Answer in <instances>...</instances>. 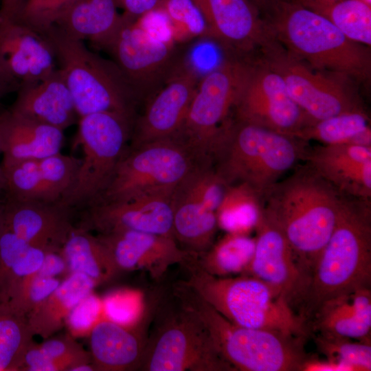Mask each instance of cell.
I'll return each mask as SVG.
<instances>
[{
    "instance_id": "cell-1",
    "label": "cell",
    "mask_w": 371,
    "mask_h": 371,
    "mask_svg": "<svg viewBox=\"0 0 371 371\" xmlns=\"http://www.w3.org/2000/svg\"><path fill=\"white\" fill-rule=\"evenodd\" d=\"M343 194L306 164L263 196V210L287 238L308 279L335 227Z\"/></svg>"
},
{
    "instance_id": "cell-2",
    "label": "cell",
    "mask_w": 371,
    "mask_h": 371,
    "mask_svg": "<svg viewBox=\"0 0 371 371\" xmlns=\"http://www.w3.org/2000/svg\"><path fill=\"white\" fill-rule=\"evenodd\" d=\"M371 288V202L343 194L335 227L297 308L308 324L325 302Z\"/></svg>"
},
{
    "instance_id": "cell-3",
    "label": "cell",
    "mask_w": 371,
    "mask_h": 371,
    "mask_svg": "<svg viewBox=\"0 0 371 371\" xmlns=\"http://www.w3.org/2000/svg\"><path fill=\"white\" fill-rule=\"evenodd\" d=\"M261 10L274 38L293 56L313 69L341 76L356 85L370 82L369 46L350 40L297 0H271Z\"/></svg>"
},
{
    "instance_id": "cell-4",
    "label": "cell",
    "mask_w": 371,
    "mask_h": 371,
    "mask_svg": "<svg viewBox=\"0 0 371 371\" xmlns=\"http://www.w3.org/2000/svg\"><path fill=\"white\" fill-rule=\"evenodd\" d=\"M181 267L184 282L229 321L245 327L305 339L310 333L304 319L271 287L246 274L218 277L205 271L193 258Z\"/></svg>"
},
{
    "instance_id": "cell-5",
    "label": "cell",
    "mask_w": 371,
    "mask_h": 371,
    "mask_svg": "<svg viewBox=\"0 0 371 371\" xmlns=\"http://www.w3.org/2000/svg\"><path fill=\"white\" fill-rule=\"evenodd\" d=\"M172 291L199 315L217 350L236 371H302L308 357L304 350L305 339L236 324L214 309L184 280L175 283Z\"/></svg>"
},
{
    "instance_id": "cell-6",
    "label": "cell",
    "mask_w": 371,
    "mask_h": 371,
    "mask_svg": "<svg viewBox=\"0 0 371 371\" xmlns=\"http://www.w3.org/2000/svg\"><path fill=\"white\" fill-rule=\"evenodd\" d=\"M306 142L262 126L232 120L214 161L228 184L245 183L261 196L300 160Z\"/></svg>"
},
{
    "instance_id": "cell-7",
    "label": "cell",
    "mask_w": 371,
    "mask_h": 371,
    "mask_svg": "<svg viewBox=\"0 0 371 371\" xmlns=\"http://www.w3.org/2000/svg\"><path fill=\"white\" fill-rule=\"evenodd\" d=\"M155 308L139 370L236 371L218 352L199 315L172 291Z\"/></svg>"
},
{
    "instance_id": "cell-8",
    "label": "cell",
    "mask_w": 371,
    "mask_h": 371,
    "mask_svg": "<svg viewBox=\"0 0 371 371\" xmlns=\"http://www.w3.org/2000/svg\"><path fill=\"white\" fill-rule=\"evenodd\" d=\"M42 34L52 47L79 117L106 111L135 117L139 100L113 60L91 51L84 41L67 36L55 25Z\"/></svg>"
},
{
    "instance_id": "cell-9",
    "label": "cell",
    "mask_w": 371,
    "mask_h": 371,
    "mask_svg": "<svg viewBox=\"0 0 371 371\" xmlns=\"http://www.w3.org/2000/svg\"><path fill=\"white\" fill-rule=\"evenodd\" d=\"M251 63L245 57L227 58L199 80L183 124L172 137L199 165L214 161Z\"/></svg>"
},
{
    "instance_id": "cell-10",
    "label": "cell",
    "mask_w": 371,
    "mask_h": 371,
    "mask_svg": "<svg viewBox=\"0 0 371 371\" xmlns=\"http://www.w3.org/2000/svg\"><path fill=\"white\" fill-rule=\"evenodd\" d=\"M198 165L173 138L128 148L106 188L92 205L171 196Z\"/></svg>"
},
{
    "instance_id": "cell-11",
    "label": "cell",
    "mask_w": 371,
    "mask_h": 371,
    "mask_svg": "<svg viewBox=\"0 0 371 371\" xmlns=\"http://www.w3.org/2000/svg\"><path fill=\"white\" fill-rule=\"evenodd\" d=\"M135 120L111 111L80 117L76 142L82 146L83 157L62 203L74 211H80L96 201L128 148Z\"/></svg>"
},
{
    "instance_id": "cell-12",
    "label": "cell",
    "mask_w": 371,
    "mask_h": 371,
    "mask_svg": "<svg viewBox=\"0 0 371 371\" xmlns=\"http://www.w3.org/2000/svg\"><path fill=\"white\" fill-rule=\"evenodd\" d=\"M259 52L258 59L281 76L291 99L314 122L364 110L351 80L313 69L276 40Z\"/></svg>"
},
{
    "instance_id": "cell-13",
    "label": "cell",
    "mask_w": 371,
    "mask_h": 371,
    "mask_svg": "<svg viewBox=\"0 0 371 371\" xmlns=\"http://www.w3.org/2000/svg\"><path fill=\"white\" fill-rule=\"evenodd\" d=\"M176 45L150 35L123 13L102 50L112 56L140 101L151 98L179 69L182 57Z\"/></svg>"
},
{
    "instance_id": "cell-14",
    "label": "cell",
    "mask_w": 371,
    "mask_h": 371,
    "mask_svg": "<svg viewBox=\"0 0 371 371\" xmlns=\"http://www.w3.org/2000/svg\"><path fill=\"white\" fill-rule=\"evenodd\" d=\"M236 120L295 136L314 122L291 99L281 76L252 60L234 107Z\"/></svg>"
},
{
    "instance_id": "cell-15",
    "label": "cell",
    "mask_w": 371,
    "mask_h": 371,
    "mask_svg": "<svg viewBox=\"0 0 371 371\" xmlns=\"http://www.w3.org/2000/svg\"><path fill=\"white\" fill-rule=\"evenodd\" d=\"M255 231L254 256L244 274L263 281L294 310L297 309L306 291L308 279L298 265L287 238L264 210Z\"/></svg>"
},
{
    "instance_id": "cell-16",
    "label": "cell",
    "mask_w": 371,
    "mask_h": 371,
    "mask_svg": "<svg viewBox=\"0 0 371 371\" xmlns=\"http://www.w3.org/2000/svg\"><path fill=\"white\" fill-rule=\"evenodd\" d=\"M210 38L234 56L247 57L275 40L259 9L250 0H193Z\"/></svg>"
},
{
    "instance_id": "cell-17",
    "label": "cell",
    "mask_w": 371,
    "mask_h": 371,
    "mask_svg": "<svg viewBox=\"0 0 371 371\" xmlns=\"http://www.w3.org/2000/svg\"><path fill=\"white\" fill-rule=\"evenodd\" d=\"M172 197L152 196L96 203L80 210V221L77 226L88 231L95 229L100 234L136 231L174 238Z\"/></svg>"
},
{
    "instance_id": "cell-18",
    "label": "cell",
    "mask_w": 371,
    "mask_h": 371,
    "mask_svg": "<svg viewBox=\"0 0 371 371\" xmlns=\"http://www.w3.org/2000/svg\"><path fill=\"white\" fill-rule=\"evenodd\" d=\"M80 161L60 152L2 166L6 180L4 196L23 201H60L71 187Z\"/></svg>"
},
{
    "instance_id": "cell-19",
    "label": "cell",
    "mask_w": 371,
    "mask_h": 371,
    "mask_svg": "<svg viewBox=\"0 0 371 371\" xmlns=\"http://www.w3.org/2000/svg\"><path fill=\"white\" fill-rule=\"evenodd\" d=\"M200 79L179 67L151 98L143 114L135 120L131 147L172 138L181 128Z\"/></svg>"
},
{
    "instance_id": "cell-20",
    "label": "cell",
    "mask_w": 371,
    "mask_h": 371,
    "mask_svg": "<svg viewBox=\"0 0 371 371\" xmlns=\"http://www.w3.org/2000/svg\"><path fill=\"white\" fill-rule=\"evenodd\" d=\"M74 212L60 201H23L4 196L3 227L31 246L45 251H59L74 227Z\"/></svg>"
},
{
    "instance_id": "cell-21",
    "label": "cell",
    "mask_w": 371,
    "mask_h": 371,
    "mask_svg": "<svg viewBox=\"0 0 371 371\" xmlns=\"http://www.w3.org/2000/svg\"><path fill=\"white\" fill-rule=\"evenodd\" d=\"M111 252L119 271L141 269L155 279L168 268L180 266L196 255L183 249L172 237L136 231H117L98 236Z\"/></svg>"
},
{
    "instance_id": "cell-22",
    "label": "cell",
    "mask_w": 371,
    "mask_h": 371,
    "mask_svg": "<svg viewBox=\"0 0 371 371\" xmlns=\"http://www.w3.org/2000/svg\"><path fill=\"white\" fill-rule=\"evenodd\" d=\"M0 67L25 85L46 78L57 65L42 34L15 19L0 17Z\"/></svg>"
},
{
    "instance_id": "cell-23",
    "label": "cell",
    "mask_w": 371,
    "mask_h": 371,
    "mask_svg": "<svg viewBox=\"0 0 371 371\" xmlns=\"http://www.w3.org/2000/svg\"><path fill=\"white\" fill-rule=\"evenodd\" d=\"M306 164L342 194L371 198V146L341 144L307 148Z\"/></svg>"
},
{
    "instance_id": "cell-24",
    "label": "cell",
    "mask_w": 371,
    "mask_h": 371,
    "mask_svg": "<svg viewBox=\"0 0 371 371\" xmlns=\"http://www.w3.org/2000/svg\"><path fill=\"white\" fill-rule=\"evenodd\" d=\"M12 112L65 131L78 115L69 89L56 68L43 80L20 85Z\"/></svg>"
},
{
    "instance_id": "cell-25",
    "label": "cell",
    "mask_w": 371,
    "mask_h": 371,
    "mask_svg": "<svg viewBox=\"0 0 371 371\" xmlns=\"http://www.w3.org/2000/svg\"><path fill=\"white\" fill-rule=\"evenodd\" d=\"M63 130L16 114L0 111V135L3 155L2 166L41 159L60 152Z\"/></svg>"
},
{
    "instance_id": "cell-26",
    "label": "cell",
    "mask_w": 371,
    "mask_h": 371,
    "mask_svg": "<svg viewBox=\"0 0 371 371\" xmlns=\"http://www.w3.org/2000/svg\"><path fill=\"white\" fill-rule=\"evenodd\" d=\"M88 336L95 370H139L147 336L136 330V326H126L102 317Z\"/></svg>"
},
{
    "instance_id": "cell-27",
    "label": "cell",
    "mask_w": 371,
    "mask_h": 371,
    "mask_svg": "<svg viewBox=\"0 0 371 371\" xmlns=\"http://www.w3.org/2000/svg\"><path fill=\"white\" fill-rule=\"evenodd\" d=\"M310 331L371 344V288L324 302L308 322Z\"/></svg>"
},
{
    "instance_id": "cell-28",
    "label": "cell",
    "mask_w": 371,
    "mask_h": 371,
    "mask_svg": "<svg viewBox=\"0 0 371 371\" xmlns=\"http://www.w3.org/2000/svg\"><path fill=\"white\" fill-rule=\"evenodd\" d=\"M118 8L115 0H75L54 25L73 39L87 40L102 49L121 23Z\"/></svg>"
},
{
    "instance_id": "cell-29",
    "label": "cell",
    "mask_w": 371,
    "mask_h": 371,
    "mask_svg": "<svg viewBox=\"0 0 371 371\" xmlns=\"http://www.w3.org/2000/svg\"><path fill=\"white\" fill-rule=\"evenodd\" d=\"M181 183L172 197L173 237L183 249L199 256L214 243L216 215Z\"/></svg>"
},
{
    "instance_id": "cell-30",
    "label": "cell",
    "mask_w": 371,
    "mask_h": 371,
    "mask_svg": "<svg viewBox=\"0 0 371 371\" xmlns=\"http://www.w3.org/2000/svg\"><path fill=\"white\" fill-rule=\"evenodd\" d=\"M95 282L86 275L70 273L26 317L33 335L47 338L65 324L71 311L93 292Z\"/></svg>"
},
{
    "instance_id": "cell-31",
    "label": "cell",
    "mask_w": 371,
    "mask_h": 371,
    "mask_svg": "<svg viewBox=\"0 0 371 371\" xmlns=\"http://www.w3.org/2000/svg\"><path fill=\"white\" fill-rule=\"evenodd\" d=\"M69 273L87 276L98 285L120 271L104 243L89 231L74 226L61 249Z\"/></svg>"
},
{
    "instance_id": "cell-32",
    "label": "cell",
    "mask_w": 371,
    "mask_h": 371,
    "mask_svg": "<svg viewBox=\"0 0 371 371\" xmlns=\"http://www.w3.org/2000/svg\"><path fill=\"white\" fill-rule=\"evenodd\" d=\"M263 196L245 183L229 185L216 211L218 227L225 233L250 234L260 219Z\"/></svg>"
},
{
    "instance_id": "cell-33",
    "label": "cell",
    "mask_w": 371,
    "mask_h": 371,
    "mask_svg": "<svg viewBox=\"0 0 371 371\" xmlns=\"http://www.w3.org/2000/svg\"><path fill=\"white\" fill-rule=\"evenodd\" d=\"M328 19L350 40L370 47L371 5L361 0H297Z\"/></svg>"
},
{
    "instance_id": "cell-34",
    "label": "cell",
    "mask_w": 371,
    "mask_h": 371,
    "mask_svg": "<svg viewBox=\"0 0 371 371\" xmlns=\"http://www.w3.org/2000/svg\"><path fill=\"white\" fill-rule=\"evenodd\" d=\"M256 238L250 234L226 233L204 253L198 256L201 267L218 276L244 274L253 258Z\"/></svg>"
},
{
    "instance_id": "cell-35",
    "label": "cell",
    "mask_w": 371,
    "mask_h": 371,
    "mask_svg": "<svg viewBox=\"0 0 371 371\" xmlns=\"http://www.w3.org/2000/svg\"><path fill=\"white\" fill-rule=\"evenodd\" d=\"M364 110L344 113L315 121L301 129L294 137L304 142L315 140L322 144H356L358 135L370 127Z\"/></svg>"
},
{
    "instance_id": "cell-36",
    "label": "cell",
    "mask_w": 371,
    "mask_h": 371,
    "mask_svg": "<svg viewBox=\"0 0 371 371\" xmlns=\"http://www.w3.org/2000/svg\"><path fill=\"white\" fill-rule=\"evenodd\" d=\"M33 336L26 316L0 308V371H20Z\"/></svg>"
},
{
    "instance_id": "cell-37",
    "label": "cell",
    "mask_w": 371,
    "mask_h": 371,
    "mask_svg": "<svg viewBox=\"0 0 371 371\" xmlns=\"http://www.w3.org/2000/svg\"><path fill=\"white\" fill-rule=\"evenodd\" d=\"M315 342L328 360L341 366L344 371L371 370V344L350 339L317 333Z\"/></svg>"
},
{
    "instance_id": "cell-38",
    "label": "cell",
    "mask_w": 371,
    "mask_h": 371,
    "mask_svg": "<svg viewBox=\"0 0 371 371\" xmlns=\"http://www.w3.org/2000/svg\"><path fill=\"white\" fill-rule=\"evenodd\" d=\"M176 43L210 38L206 21L193 0H161Z\"/></svg>"
},
{
    "instance_id": "cell-39",
    "label": "cell",
    "mask_w": 371,
    "mask_h": 371,
    "mask_svg": "<svg viewBox=\"0 0 371 371\" xmlns=\"http://www.w3.org/2000/svg\"><path fill=\"white\" fill-rule=\"evenodd\" d=\"M29 245L3 227L0 236V307L6 308L19 286L15 267Z\"/></svg>"
},
{
    "instance_id": "cell-40",
    "label": "cell",
    "mask_w": 371,
    "mask_h": 371,
    "mask_svg": "<svg viewBox=\"0 0 371 371\" xmlns=\"http://www.w3.org/2000/svg\"><path fill=\"white\" fill-rule=\"evenodd\" d=\"M57 278L45 277L36 272L25 277L9 301L6 308L27 315L43 302L60 284Z\"/></svg>"
},
{
    "instance_id": "cell-41",
    "label": "cell",
    "mask_w": 371,
    "mask_h": 371,
    "mask_svg": "<svg viewBox=\"0 0 371 371\" xmlns=\"http://www.w3.org/2000/svg\"><path fill=\"white\" fill-rule=\"evenodd\" d=\"M181 184L207 208L216 212L229 186L211 166L198 165Z\"/></svg>"
},
{
    "instance_id": "cell-42",
    "label": "cell",
    "mask_w": 371,
    "mask_h": 371,
    "mask_svg": "<svg viewBox=\"0 0 371 371\" xmlns=\"http://www.w3.org/2000/svg\"><path fill=\"white\" fill-rule=\"evenodd\" d=\"M75 0H22L13 19L42 34Z\"/></svg>"
},
{
    "instance_id": "cell-43",
    "label": "cell",
    "mask_w": 371,
    "mask_h": 371,
    "mask_svg": "<svg viewBox=\"0 0 371 371\" xmlns=\"http://www.w3.org/2000/svg\"><path fill=\"white\" fill-rule=\"evenodd\" d=\"M39 346L55 371H72L77 366L92 363L90 352L85 351L71 335L52 338Z\"/></svg>"
},
{
    "instance_id": "cell-44",
    "label": "cell",
    "mask_w": 371,
    "mask_h": 371,
    "mask_svg": "<svg viewBox=\"0 0 371 371\" xmlns=\"http://www.w3.org/2000/svg\"><path fill=\"white\" fill-rule=\"evenodd\" d=\"M103 317L126 326H134L142 320L140 297L134 291H117L102 300Z\"/></svg>"
},
{
    "instance_id": "cell-45",
    "label": "cell",
    "mask_w": 371,
    "mask_h": 371,
    "mask_svg": "<svg viewBox=\"0 0 371 371\" xmlns=\"http://www.w3.org/2000/svg\"><path fill=\"white\" fill-rule=\"evenodd\" d=\"M102 317V302L92 292L71 311L65 324L72 337L87 336Z\"/></svg>"
},
{
    "instance_id": "cell-46",
    "label": "cell",
    "mask_w": 371,
    "mask_h": 371,
    "mask_svg": "<svg viewBox=\"0 0 371 371\" xmlns=\"http://www.w3.org/2000/svg\"><path fill=\"white\" fill-rule=\"evenodd\" d=\"M135 20L140 27L153 37L177 44L169 19L161 8L153 10Z\"/></svg>"
},
{
    "instance_id": "cell-47",
    "label": "cell",
    "mask_w": 371,
    "mask_h": 371,
    "mask_svg": "<svg viewBox=\"0 0 371 371\" xmlns=\"http://www.w3.org/2000/svg\"><path fill=\"white\" fill-rule=\"evenodd\" d=\"M36 273L41 276L51 278L70 273L61 250L59 251H46L41 266Z\"/></svg>"
},
{
    "instance_id": "cell-48",
    "label": "cell",
    "mask_w": 371,
    "mask_h": 371,
    "mask_svg": "<svg viewBox=\"0 0 371 371\" xmlns=\"http://www.w3.org/2000/svg\"><path fill=\"white\" fill-rule=\"evenodd\" d=\"M119 8L124 10V14L136 19L142 15L158 8L161 0H115Z\"/></svg>"
},
{
    "instance_id": "cell-49",
    "label": "cell",
    "mask_w": 371,
    "mask_h": 371,
    "mask_svg": "<svg viewBox=\"0 0 371 371\" xmlns=\"http://www.w3.org/2000/svg\"><path fill=\"white\" fill-rule=\"evenodd\" d=\"M20 82L0 67V100L7 94L16 91Z\"/></svg>"
},
{
    "instance_id": "cell-50",
    "label": "cell",
    "mask_w": 371,
    "mask_h": 371,
    "mask_svg": "<svg viewBox=\"0 0 371 371\" xmlns=\"http://www.w3.org/2000/svg\"><path fill=\"white\" fill-rule=\"evenodd\" d=\"M21 1L22 0H1L0 17L14 18Z\"/></svg>"
},
{
    "instance_id": "cell-51",
    "label": "cell",
    "mask_w": 371,
    "mask_h": 371,
    "mask_svg": "<svg viewBox=\"0 0 371 371\" xmlns=\"http://www.w3.org/2000/svg\"><path fill=\"white\" fill-rule=\"evenodd\" d=\"M5 188H6V180H5V172H4V170L3 168L2 165L0 164V199H2L4 197V196H2V195H5Z\"/></svg>"
},
{
    "instance_id": "cell-52",
    "label": "cell",
    "mask_w": 371,
    "mask_h": 371,
    "mask_svg": "<svg viewBox=\"0 0 371 371\" xmlns=\"http://www.w3.org/2000/svg\"><path fill=\"white\" fill-rule=\"evenodd\" d=\"M3 201L4 197L0 199V236L3 228Z\"/></svg>"
},
{
    "instance_id": "cell-53",
    "label": "cell",
    "mask_w": 371,
    "mask_h": 371,
    "mask_svg": "<svg viewBox=\"0 0 371 371\" xmlns=\"http://www.w3.org/2000/svg\"><path fill=\"white\" fill-rule=\"evenodd\" d=\"M259 10L263 8L271 0H250Z\"/></svg>"
},
{
    "instance_id": "cell-54",
    "label": "cell",
    "mask_w": 371,
    "mask_h": 371,
    "mask_svg": "<svg viewBox=\"0 0 371 371\" xmlns=\"http://www.w3.org/2000/svg\"><path fill=\"white\" fill-rule=\"evenodd\" d=\"M364 3H367L369 5H371V0H361Z\"/></svg>"
},
{
    "instance_id": "cell-55",
    "label": "cell",
    "mask_w": 371,
    "mask_h": 371,
    "mask_svg": "<svg viewBox=\"0 0 371 371\" xmlns=\"http://www.w3.org/2000/svg\"><path fill=\"white\" fill-rule=\"evenodd\" d=\"M2 153V146H1V135H0V154Z\"/></svg>"
}]
</instances>
